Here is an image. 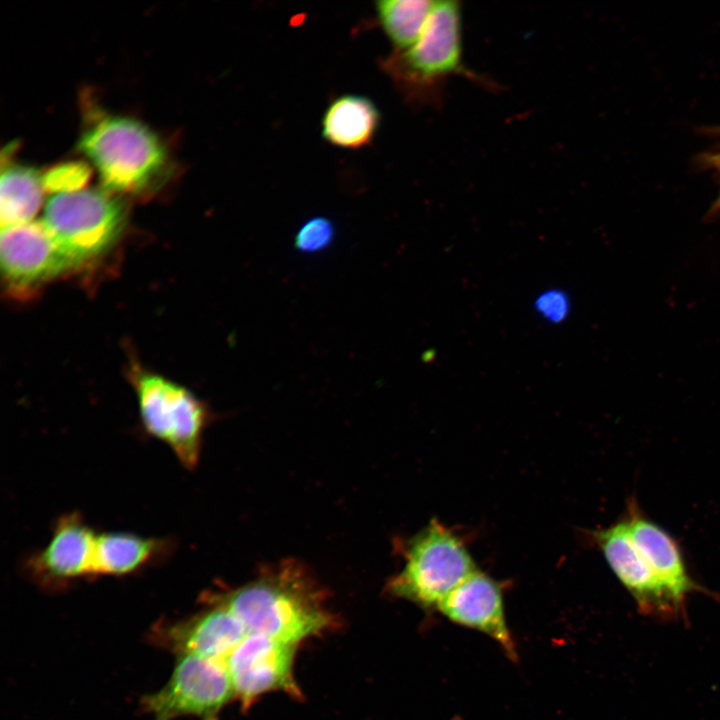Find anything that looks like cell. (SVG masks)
Here are the masks:
<instances>
[{
  "label": "cell",
  "instance_id": "1",
  "mask_svg": "<svg viewBox=\"0 0 720 720\" xmlns=\"http://www.w3.org/2000/svg\"><path fill=\"white\" fill-rule=\"evenodd\" d=\"M205 600L229 609L247 634L298 644L324 630L331 616L319 586L296 561H284L239 588L211 593Z\"/></svg>",
  "mask_w": 720,
  "mask_h": 720
},
{
  "label": "cell",
  "instance_id": "2",
  "mask_svg": "<svg viewBox=\"0 0 720 720\" xmlns=\"http://www.w3.org/2000/svg\"><path fill=\"white\" fill-rule=\"evenodd\" d=\"M386 66L406 94L422 104H442L446 82L453 76L497 88L463 60L462 11L454 0L434 1L418 40L407 50L396 51Z\"/></svg>",
  "mask_w": 720,
  "mask_h": 720
},
{
  "label": "cell",
  "instance_id": "3",
  "mask_svg": "<svg viewBox=\"0 0 720 720\" xmlns=\"http://www.w3.org/2000/svg\"><path fill=\"white\" fill-rule=\"evenodd\" d=\"M79 148L95 165L103 184L117 192L144 189L166 161L153 131L125 117H105L92 124L82 134Z\"/></svg>",
  "mask_w": 720,
  "mask_h": 720
},
{
  "label": "cell",
  "instance_id": "4",
  "mask_svg": "<svg viewBox=\"0 0 720 720\" xmlns=\"http://www.w3.org/2000/svg\"><path fill=\"white\" fill-rule=\"evenodd\" d=\"M404 552V566L389 582V591L427 610L437 609L477 569L462 540L436 519L408 542Z\"/></svg>",
  "mask_w": 720,
  "mask_h": 720
},
{
  "label": "cell",
  "instance_id": "5",
  "mask_svg": "<svg viewBox=\"0 0 720 720\" xmlns=\"http://www.w3.org/2000/svg\"><path fill=\"white\" fill-rule=\"evenodd\" d=\"M130 380L145 431L166 444L186 469L193 470L210 417L207 405L184 386L138 367L132 368Z\"/></svg>",
  "mask_w": 720,
  "mask_h": 720
},
{
  "label": "cell",
  "instance_id": "6",
  "mask_svg": "<svg viewBox=\"0 0 720 720\" xmlns=\"http://www.w3.org/2000/svg\"><path fill=\"white\" fill-rule=\"evenodd\" d=\"M43 225L72 266L104 253L118 238L124 208L110 194L84 189L53 195Z\"/></svg>",
  "mask_w": 720,
  "mask_h": 720
},
{
  "label": "cell",
  "instance_id": "7",
  "mask_svg": "<svg viewBox=\"0 0 720 720\" xmlns=\"http://www.w3.org/2000/svg\"><path fill=\"white\" fill-rule=\"evenodd\" d=\"M234 696L224 662L183 654L177 655L166 685L145 696L142 706L153 720H173L187 715L217 720L224 705Z\"/></svg>",
  "mask_w": 720,
  "mask_h": 720
},
{
  "label": "cell",
  "instance_id": "8",
  "mask_svg": "<svg viewBox=\"0 0 720 720\" xmlns=\"http://www.w3.org/2000/svg\"><path fill=\"white\" fill-rule=\"evenodd\" d=\"M590 537L642 613L674 618L685 612L686 605L664 585L635 545L625 517L592 531Z\"/></svg>",
  "mask_w": 720,
  "mask_h": 720
},
{
  "label": "cell",
  "instance_id": "9",
  "mask_svg": "<svg viewBox=\"0 0 720 720\" xmlns=\"http://www.w3.org/2000/svg\"><path fill=\"white\" fill-rule=\"evenodd\" d=\"M96 537L79 513L64 514L56 521L46 546L28 555L22 568L34 582L47 588L92 577Z\"/></svg>",
  "mask_w": 720,
  "mask_h": 720
},
{
  "label": "cell",
  "instance_id": "10",
  "mask_svg": "<svg viewBox=\"0 0 720 720\" xmlns=\"http://www.w3.org/2000/svg\"><path fill=\"white\" fill-rule=\"evenodd\" d=\"M297 644L247 634L225 661L235 696L244 705L274 690L295 693L292 667Z\"/></svg>",
  "mask_w": 720,
  "mask_h": 720
},
{
  "label": "cell",
  "instance_id": "11",
  "mask_svg": "<svg viewBox=\"0 0 720 720\" xmlns=\"http://www.w3.org/2000/svg\"><path fill=\"white\" fill-rule=\"evenodd\" d=\"M0 258L11 291L24 292L73 267L42 222L2 228Z\"/></svg>",
  "mask_w": 720,
  "mask_h": 720
},
{
  "label": "cell",
  "instance_id": "12",
  "mask_svg": "<svg viewBox=\"0 0 720 720\" xmlns=\"http://www.w3.org/2000/svg\"><path fill=\"white\" fill-rule=\"evenodd\" d=\"M437 610L455 624L488 635L510 659L517 658L506 622L501 585L488 574L477 568L439 604Z\"/></svg>",
  "mask_w": 720,
  "mask_h": 720
},
{
  "label": "cell",
  "instance_id": "13",
  "mask_svg": "<svg viewBox=\"0 0 720 720\" xmlns=\"http://www.w3.org/2000/svg\"><path fill=\"white\" fill-rule=\"evenodd\" d=\"M209 608L155 632L161 645L176 655H195L224 662L247 635L238 618L225 606L206 600Z\"/></svg>",
  "mask_w": 720,
  "mask_h": 720
},
{
  "label": "cell",
  "instance_id": "14",
  "mask_svg": "<svg viewBox=\"0 0 720 720\" xmlns=\"http://www.w3.org/2000/svg\"><path fill=\"white\" fill-rule=\"evenodd\" d=\"M624 517L635 545L681 603L686 605L687 597L692 593L706 591L689 574L677 541L642 512L635 498L628 501Z\"/></svg>",
  "mask_w": 720,
  "mask_h": 720
},
{
  "label": "cell",
  "instance_id": "15",
  "mask_svg": "<svg viewBox=\"0 0 720 720\" xmlns=\"http://www.w3.org/2000/svg\"><path fill=\"white\" fill-rule=\"evenodd\" d=\"M174 543L167 538L125 532L97 534L93 576H127L167 559Z\"/></svg>",
  "mask_w": 720,
  "mask_h": 720
},
{
  "label": "cell",
  "instance_id": "16",
  "mask_svg": "<svg viewBox=\"0 0 720 720\" xmlns=\"http://www.w3.org/2000/svg\"><path fill=\"white\" fill-rule=\"evenodd\" d=\"M380 124L375 103L361 95H343L335 99L322 119V136L337 147L359 149L374 138Z\"/></svg>",
  "mask_w": 720,
  "mask_h": 720
},
{
  "label": "cell",
  "instance_id": "17",
  "mask_svg": "<svg viewBox=\"0 0 720 720\" xmlns=\"http://www.w3.org/2000/svg\"><path fill=\"white\" fill-rule=\"evenodd\" d=\"M43 180L25 166L3 168L0 181V221L2 228L31 222L43 199Z\"/></svg>",
  "mask_w": 720,
  "mask_h": 720
},
{
  "label": "cell",
  "instance_id": "18",
  "mask_svg": "<svg viewBox=\"0 0 720 720\" xmlns=\"http://www.w3.org/2000/svg\"><path fill=\"white\" fill-rule=\"evenodd\" d=\"M434 1L381 0L376 11L384 32L397 52L410 48L421 35Z\"/></svg>",
  "mask_w": 720,
  "mask_h": 720
},
{
  "label": "cell",
  "instance_id": "19",
  "mask_svg": "<svg viewBox=\"0 0 720 720\" xmlns=\"http://www.w3.org/2000/svg\"><path fill=\"white\" fill-rule=\"evenodd\" d=\"M89 168L81 162H67L51 168L42 177L45 190L69 193L81 190L89 178Z\"/></svg>",
  "mask_w": 720,
  "mask_h": 720
},
{
  "label": "cell",
  "instance_id": "20",
  "mask_svg": "<svg viewBox=\"0 0 720 720\" xmlns=\"http://www.w3.org/2000/svg\"><path fill=\"white\" fill-rule=\"evenodd\" d=\"M335 236L333 223L324 216L306 221L295 236V247L305 253H314L327 248Z\"/></svg>",
  "mask_w": 720,
  "mask_h": 720
},
{
  "label": "cell",
  "instance_id": "21",
  "mask_svg": "<svg viewBox=\"0 0 720 720\" xmlns=\"http://www.w3.org/2000/svg\"><path fill=\"white\" fill-rule=\"evenodd\" d=\"M535 308L545 320L559 323L567 318L570 303L563 291L550 289L536 299Z\"/></svg>",
  "mask_w": 720,
  "mask_h": 720
},
{
  "label": "cell",
  "instance_id": "22",
  "mask_svg": "<svg viewBox=\"0 0 720 720\" xmlns=\"http://www.w3.org/2000/svg\"><path fill=\"white\" fill-rule=\"evenodd\" d=\"M708 160L712 164V167L718 172V174L720 176V153L711 155ZM717 203L720 206V197H719Z\"/></svg>",
  "mask_w": 720,
  "mask_h": 720
}]
</instances>
